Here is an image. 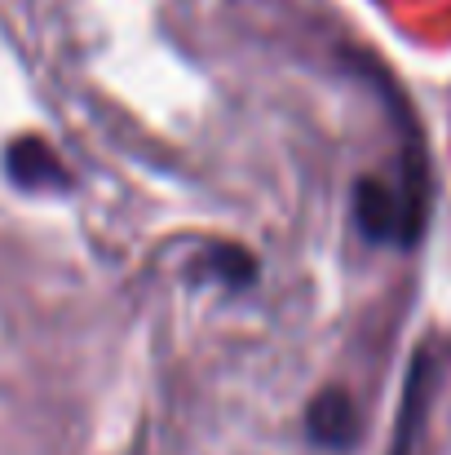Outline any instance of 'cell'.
<instances>
[{
  "mask_svg": "<svg viewBox=\"0 0 451 455\" xmlns=\"http://www.w3.org/2000/svg\"><path fill=\"white\" fill-rule=\"evenodd\" d=\"M354 217L376 243H416L425 226V168L412 164L399 181L363 177L354 186Z\"/></svg>",
  "mask_w": 451,
  "mask_h": 455,
  "instance_id": "6da1fadb",
  "label": "cell"
},
{
  "mask_svg": "<svg viewBox=\"0 0 451 455\" xmlns=\"http://www.w3.org/2000/svg\"><path fill=\"white\" fill-rule=\"evenodd\" d=\"M305 429L318 447H350L358 434V416H354V398L345 389H323L310 411H305Z\"/></svg>",
  "mask_w": 451,
  "mask_h": 455,
  "instance_id": "7a4b0ae2",
  "label": "cell"
},
{
  "mask_svg": "<svg viewBox=\"0 0 451 455\" xmlns=\"http://www.w3.org/2000/svg\"><path fill=\"white\" fill-rule=\"evenodd\" d=\"M4 168L18 186H67V168L58 164V155L49 151L44 142H18L13 151L4 155Z\"/></svg>",
  "mask_w": 451,
  "mask_h": 455,
  "instance_id": "3957f363",
  "label": "cell"
},
{
  "mask_svg": "<svg viewBox=\"0 0 451 455\" xmlns=\"http://www.w3.org/2000/svg\"><path fill=\"white\" fill-rule=\"evenodd\" d=\"M425 376H430V363L421 354L416 367H412V376H407V394H403V411H399V434H394V451L390 455H412V447H416L421 416H425V394H430Z\"/></svg>",
  "mask_w": 451,
  "mask_h": 455,
  "instance_id": "277c9868",
  "label": "cell"
},
{
  "mask_svg": "<svg viewBox=\"0 0 451 455\" xmlns=\"http://www.w3.org/2000/svg\"><path fill=\"white\" fill-rule=\"evenodd\" d=\"M208 266H217V270L226 275V283H235V288H239V283H248V279H253V270H257V266H253V257H248V252H239V248H226V252L208 257Z\"/></svg>",
  "mask_w": 451,
  "mask_h": 455,
  "instance_id": "5b68a950",
  "label": "cell"
}]
</instances>
